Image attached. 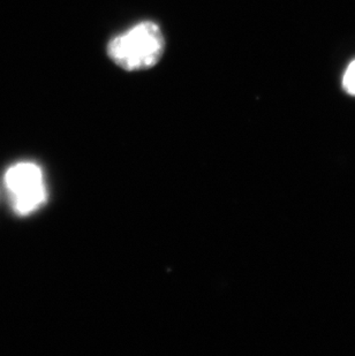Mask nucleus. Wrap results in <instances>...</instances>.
<instances>
[{
    "label": "nucleus",
    "mask_w": 355,
    "mask_h": 356,
    "mask_svg": "<svg viewBox=\"0 0 355 356\" xmlns=\"http://www.w3.org/2000/svg\"><path fill=\"white\" fill-rule=\"evenodd\" d=\"M165 40L161 27L152 21L135 24L110 40L107 54L125 71H143L159 63L164 54Z\"/></svg>",
    "instance_id": "f257e3e1"
},
{
    "label": "nucleus",
    "mask_w": 355,
    "mask_h": 356,
    "mask_svg": "<svg viewBox=\"0 0 355 356\" xmlns=\"http://www.w3.org/2000/svg\"><path fill=\"white\" fill-rule=\"evenodd\" d=\"M5 185L17 215H31L47 202L43 172L35 163L21 161L12 165L5 175Z\"/></svg>",
    "instance_id": "f03ea898"
},
{
    "label": "nucleus",
    "mask_w": 355,
    "mask_h": 356,
    "mask_svg": "<svg viewBox=\"0 0 355 356\" xmlns=\"http://www.w3.org/2000/svg\"><path fill=\"white\" fill-rule=\"evenodd\" d=\"M342 86L349 95L355 96V60L352 61L346 70L342 78Z\"/></svg>",
    "instance_id": "7ed1b4c3"
}]
</instances>
